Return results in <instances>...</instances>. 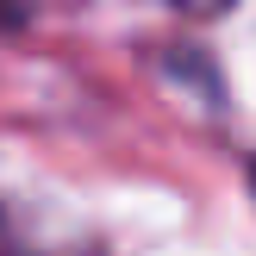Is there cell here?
<instances>
[{
  "instance_id": "cell-1",
  "label": "cell",
  "mask_w": 256,
  "mask_h": 256,
  "mask_svg": "<svg viewBox=\"0 0 256 256\" xmlns=\"http://www.w3.org/2000/svg\"><path fill=\"white\" fill-rule=\"evenodd\" d=\"M250 182H256V162H250Z\"/></svg>"
}]
</instances>
